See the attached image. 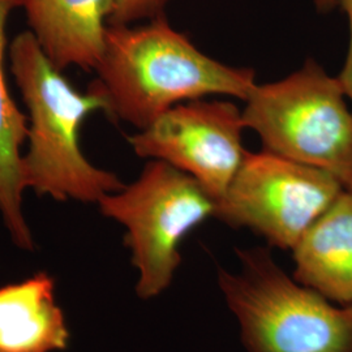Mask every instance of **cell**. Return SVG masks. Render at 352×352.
Masks as SVG:
<instances>
[{"mask_svg": "<svg viewBox=\"0 0 352 352\" xmlns=\"http://www.w3.org/2000/svg\"><path fill=\"white\" fill-rule=\"evenodd\" d=\"M340 4L349 19L350 45H349V51H347L344 65L340 71V76H337V77L340 78V84L343 87V90H344L349 101L351 103L352 107V0H340Z\"/></svg>", "mask_w": 352, "mask_h": 352, "instance_id": "cell-13", "label": "cell"}, {"mask_svg": "<svg viewBox=\"0 0 352 352\" xmlns=\"http://www.w3.org/2000/svg\"><path fill=\"white\" fill-rule=\"evenodd\" d=\"M8 56L28 110V151L21 157L26 189L55 201L91 204L126 184L94 166L80 148L78 132L90 113H107L100 93H81L55 68L32 32L13 38Z\"/></svg>", "mask_w": 352, "mask_h": 352, "instance_id": "cell-2", "label": "cell"}, {"mask_svg": "<svg viewBox=\"0 0 352 352\" xmlns=\"http://www.w3.org/2000/svg\"><path fill=\"white\" fill-rule=\"evenodd\" d=\"M38 45L63 71H96L106 45L113 0H21Z\"/></svg>", "mask_w": 352, "mask_h": 352, "instance_id": "cell-8", "label": "cell"}, {"mask_svg": "<svg viewBox=\"0 0 352 352\" xmlns=\"http://www.w3.org/2000/svg\"><path fill=\"white\" fill-rule=\"evenodd\" d=\"M238 270L217 282L247 352H352V305H340L286 273L269 248L238 250Z\"/></svg>", "mask_w": 352, "mask_h": 352, "instance_id": "cell-3", "label": "cell"}, {"mask_svg": "<svg viewBox=\"0 0 352 352\" xmlns=\"http://www.w3.org/2000/svg\"><path fill=\"white\" fill-rule=\"evenodd\" d=\"M292 277L329 300L352 305V189L344 188L292 248Z\"/></svg>", "mask_w": 352, "mask_h": 352, "instance_id": "cell-9", "label": "cell"}, {"mask_svg": "<svg viewBox=\"0 0 352 352\" xmlns=\"http://www.w3.org/2000/svg\"><path fill=\"white\" fill-rule=\"evenodd\" d=\"M98 206L126 228L124 244L139 272L136 294L151 300L170 287L183 240L215 215L217 201L192 176L151 160L133 183L103 196Z\"/></svg>", "mask_w": 352, "mask_h": 352, "instance_id": "cell-5", "label": "cell"}, {"mask_svg": "<svg viewBox=\"0 0 352 352\" xmlns=\"http://www.w3.org/2000/svg\"><path fill=\"white\" fill-rule=\"evenodd\" d=\"M343 189L324 170L266 149L247 151L214 217L251 230L270 247L292 251Z\"/></svg>", "mask_w": 352, "mask_h": 352, "instance_id": "cell-6", "label": "cell"}, {"mask_svg": "<svg viewBox=\"0 0 352 352\" xmlns=\"http://www.w3.org/2000/svg\"><path fill=\"white\" fill-rule=\"evenodd\" d=\"M96 72L89 88L103 97L107 115L139 131L176 104L212 96L247 101L257 85L253 69L204 54L164 14L145 25H109Z\"/></svg>", "mask_w": 352, "mask_h": 352, "instance_id": "cell-1", "label": "cell"}, {"mask_svg": "<svg viewBox=\"0 0 352 352\" xmlns=\"http://www.w3.org/2000/svg\"><path fill=\"white\" fill-rule=\"evenodd\" d=\"M170 0H113L109 25H131L141 20L164 16Z\"/></svg>", "mask_w": 352, "mask_h": 352, "instance_id": "cell-12", "label": "cell"}, {"mask_svg": "<svg viewBox=\"0 0 352 352\" xmlns=\"http://www.w3.org/2000/svg\"><path fill=\"white\" fill-rule=\"evenodd\" d=\"M338 4H340V0H315L316 8L320 12H329Z\"/></svg>", "mask_w": 352, "mask_h": 352, "instance_id": "cell-14", "label": "cell"}, {"mask_svg": "<svg viewBox=\"0 0 352 352\" xmlns=\"http://www.w3.org/2000/svg\"><path fill=\"white\" fill-rule=\"evenodd\" d=\"M68 343L54 278L39 272L0 287V352L63 351Z\"/></svg>", "mask_w": 352, "mask_h": 352, "instance_id": "cell-10", "label": "cell"}, {"mask_svg": "<svg viewBox=\"0 0 352 352\" xmlns=\"http://www.w3.org/2000/svg\"><path fill=\"white\" fill-rule=\"evenodd\" d=\"M245 102L244 123L264 149L352 187V107L338 77L308 59L279 81L257 84Z\"/></svg>", "mask_w": 352, "mask_h": 352, "instance_id": "cell-4", "label": "cell"}, {"mask_svg": "<svg viewBox=\"0 0 352 352\" xmlns=\"http://www.w3.org/2000/svg\"><path fill=\"white\" fill-rule=\"evenodd\" d=\"M20 7L21 0H0V214L13 243L20 250L33 251L34 238L23 210L26 187L21 146L28 138V115L13 101L4 74L7 23Z\"/></svg>", "mask_w": 352, "mask_h": 352, "instance_id": "cell-11", "label": "cell"}, {"mask_svg": "<svg viewBox=\"0 0 352 352\" xmlns=\"http://www.w3.org/2000/svg\"><path fill=\"white\" fill-rule=\"evenodd\" d=\"M349 189H352V187H350V188H349Z\"/></svg>", "mask_w": 352, "mask_h": 352, "instance_id": "cell-15", "label": "cell"}, {"mask_svg": "<svg viewBox=\"0 0 352 352\" xmlns=\"http://www.w3.org/2000/svg\"><path fill=\"white\" fill-rule=\"evenodd\" d=\"M243 110L234 102L200 98L176 104L128 138L133 151L174 166L200 183L215 201L226 193L247 151Z\"/></svg>", "mask_w": 352, "mask_h": 352, "instance_id": "cell-7", "label": "cell"}]
</instances>
